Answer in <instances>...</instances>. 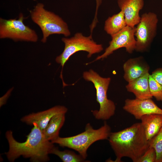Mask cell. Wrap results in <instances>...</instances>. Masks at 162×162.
Instances as JSON below:
<instances>
[{"instance_id":"5b68a950","label":"cell","mask_w":162,"mask_h":162,"mask_svg":"<svg viewBox=\"0 0 162 162\" xmlns=\"http://www.w3.org/2000/svg\"><path fill=\"white\" fill-rule=\"evenodd\" d=\"M84 79L92 82L96 90V100L99 104V110L92 111L95 118L98 120H106L115 114L116 105L112 100L108 98L107 92L111 78L101 77L92 69L84 72L83 74Z\"/></svg>"},{"instance_id":"2e32d148","label":"cell","mask_w":162,"mask_h":162,"mask_svg":"<svg viewBox=\"0 0 162 162\" xmlns=\"http://www.w3.org/2000/svg\"><path fill=\"white\" fill-rule=\"evenodd\" d=\"M65 114H58L53 116L42 132L48 140L51 141L59 136V131L65 122Z\"/></svg>"},{"instance_id":"9a60e30c","label":"cell","mask_w":162,"mask_h":162,"mask_svg":"<svg viewBox=\"0 0 162 162\" xmlns=\"http://www.w3.org/2000/svg\"><path fill=\"white\" fill-rule=\"evenodd\" d=\"M140 120L148 140L158 133L162 126V114L146 115L143 116Z\"/></svg>"},{"instance_id":"3957f363","label":"cell","mask_w":162,"mask_h":162,"mask_svg":"<svg viewBox=\"0 0 162 162\" xmlns=\"http://www.w3.org/2000/svg\"><path fill=\"white\" fill-rule=\"evenodd\" d=\"M110 126L105 122L103 125L95 129L91 124L87 123L85 130L77 135L66 137L59 136L51 141L62 147H67L77 151L84 159L87 157L89 147L97 141L108 139L111 133Z\"/></svg>"},{"instance_id":"ba28073f","label":"cell","mask_w":162,"mask_h":162,"mask_svg":"<svg viewBox=\"0 0 162 162\" xmlns=\"http://www.w3.org/2000/svg\"><path fill=\"white\" fill-rule=\"evenodd\" d=\"M158 22V16L154 12L142 14L139 22L135 27V50L142 52L148 50L156 35Z\"/></svg>"},{"instance_id":"d6986e66","label":"cell","mask_w":162,"mask_h":162,"mask_svg":"<svg viewBox=\"0 0 162 162\" xmlns=\"http://www.w3.org/2000/svg\"><path fill=\"white\" fill-rule=\"evenodd\" d=\"M148 141L149 147L153 148L156 151V162H162V126L158 133Z\"/></svg>"},{"instance_id":"6da1fadb","label":"cell","mask_w":162,"mask_h":162,"mask_svg":"<svg viewBox=\"0 0 162 162\" xmlns=\"http://www.w3.org/2000/svg\"><path fill=\"white\" fill-rule=\"evenodd\" d=\"M33 128L26 136V140L23 142L16 141L12 132L9 130L5 134L9 144L8 151L5 153L8 160L11 162L22 156L29 158L33 162H45L50 160V154L55 146L54 143L47 140L37 124L34 123Z\"/></svg>"},{"instance_id":"30bf717a","label":"cell","mask_w":162,"mask_h":162,"mask_svg":"<svg viewBox=\"0 0 162 162\" xmlns=\"http://www.w3.org/2000/svg\"><path fill=\"white\" fill-rule=\"evenodd\" d=\"M124 110L132 115L136 119L143 116L151 114H162V109L152 99H127L123 107Z\"/></svg>"},{"instance_id":"44dd1931","label":"cell","mask_w":162,"mask_h":162,"mask_svg":"<svg viewBox=\"0 0 162 162\" xmlns=\"http://www.w3.org/2000/svg\"><path fill=\"white\" fill-rule=\"evenodd\" d=\"M156 158L155 150L153 148L149 147L138 162H156Z\"/></svg>"},{"instance_id":"9c48e42d","label":"cell","mask_w":162,"mask_h":162,"mask_svg":"<svg viewBox=\"0 0 162 162\" xmlns=\"http://www.w3.org/2000/svg\"><path fill=\"white\" fill-rule=\"evenodd\" d=\"M135 31V27L132 28L127 25L120 31L111 36V40L104 52L98 56L93 62L106 58L114 51L121 48H125L129 53H132L136 48Z\"/></svg>"},{"instance_id":"7a4b0ae2","label":"cell","mask_w":162,"mask_h":162,"mask_svg":"<svg viewBox=\"0 0 162 162\" xmlns=\"http://www.w3.org/2000/svg\"><path fill=\"white\" fill-rule=\"evenodd\" d=\"M116 157L114 162H122L124 157L138 162L149 147L144 128L141 122L136 123L119 131L111 132L108 139Z\"/></svg>"},{"instance_id":"5bb4252c","label":"cell","mask_w":162,"mask_h":162,"mask_svg":"<svg viewBox=\"0 0 162 162\" xmlns=\"http://www.w3.org/2000/svg\"><path fill=\"white\" fill-rule=\"evenodd\" d=\"M149 73L128 82L126 86L127 91L133 93L136 98L143 99L153 97L149 90Z\"/></svg>"},{"instance_id":"4fadbf2b","label":"cell","mask_w":162,"mask_h":162,"mask_svg":"<svg viewBox=\"0 0 162 162\" xmlns=\"http://www.w3.org/2000/svg\"><path fill=\"white\" fill-rule=\"evenodd\" d=\"M123 68L124 78L128 83L149 73L150 68L143 57L140 56L128 60Z\"/></svg>"},{"instance_id":"277c9868","label":"cell","mask_w":162,"mask_h":162,"mask_svg":"<svg viewBox=\"0 0 162 162\" xmlns=\"http://www.w3.org/2000/svg\"><path fill=\"white\" fill-rule=\"evenodd\" d=\"M30 12L32 21L42 32V42L46 43L48 37L52 34H62L66 37L70 35L67 23L58 15L46 10L43 3L37 4Z\"/></svg>"},{"instance_id":"8992f818","label":"cell","mask_w":162,"mask_h":162,"mask_svg":"<svg viewBox=\"0 0 162 162\" xmlns=\"http://www.w3.org/2000/svg\"><path fill=\"white\" fill-rule=\"evenodd\" d=\"M62 40L64 44V48L62 53L56 57V61L62 67L60 77L63 82H64L62 75L63 68L71 56L78 52L84 51L88 53L87 57L90 58L93 55L100 52L104 49L101 44H97L93 40L91 34L85 36L82 33L77 32L70 38H62Z\"/></svg>"},{"instance_id":"e0dca14e","label":"cell","mask_w":162,"mask_h":162,"mask_svg":"<svg viewBox=\"0 0 162 162\" xmlns=\"http://www.w3.org/2000/svg\"><path fill=\"white\" fill-rule=\"evenodd\" d=\"M126 26L124 13L121 10L117 14L109 17L106 20L104 30L111 36L120 31Z\"/></svg>"},{"instance_id":"ac0fdd59","label":"cell","mask_w":162,"mask_h":162,"mask_svg":"<svg viewBox=\"0 0 162 162\" xmlns=\"http://www.w3.org/2000/svg\"><path fill=\"white\" fill-rule=\"evenodd\" d=\"M50 154L58 156L63 162H84L86 161L80 154H76L74 152L66 150L61 151L55 146L52 148Z\"/></svg>"},{"instance_id":"8fae6325","label":"cell","mask_w":162,"mask_h":162,"mask_svg":"<svg viewBox=\"0 0 162 162\" xmlns=\"http://www.w3.org/2000/svg\"><path fill=\"white\" fill-rule=\"evenodd\" d=\"M67 111V108L64 106H56L46 110L25 116L21 118V121L29 125L36 124L43 132L53 116L58 114H65Z\"/></svg>"},{"instance_id":"603a6c76","label":"cell","mask_w":162,"mask_h":162,"mask_svg":"<svg viewBox=\"0 0 162 162\" xmlns=\"http://www.w3.org/2000/svg\"><path fill=\"white\" fill-rule=\"evenodd\" d=\"M96 2V9L94 17L93 20V22L94 23H97L98 22L97 19V14L98 9L99 7L101 4L103 0H95Z\"/></svg>"},{"instance_id":"7402d4cb","label":"cell","mask_w":162,"mask_h":162,"mask_svg":"<svg viewBox=\"0 0 162 162\" xmlns=\"http://www.w3.org/2000/svg\"><path fill=\"white\" fill-rule=\"evenodd\" d=\"M151 75L157 82L162 85V68L155 69Z\"/></svg>"},{"instance_id":"ffe728a7","label":"cell","mask_w":162,"mask_h":162,"mask_svg":"<svg viewBox=\"0 0 162 162\" xmlns=\"http://www.w3.org/2000/svg\"><path fill=\"white\" fill-rule=\"evenodd\" d=\"M149 85L152 96L157 101H162V85L157 82L150 74L149 77Z\"/></svg>"},{"instance_id":"7c38bea8","label":"cell","mask_w":162,"mask_h":162,"mask_svg":"<svg viewBox=\"0 0 162 162\" xmlns=\"http://www.w3.org/2000/svg\"><path fill=\"white\" fill-rule=\"evenodd\" d=\"M117 3L124 13L127 25L134 28L140 21V12L144 7V0H118Z\"/></svg>"},{"instance_id":"52a82bcc","label":"cell","mask_w":162,"mask_h":162,"mask_svg":"<svg viewBox=\"0 0 162 162\" xmlns=\"http://www.w3.org/2000/svg\"><path fill=\"white\" fill-rule=\"evenodd\" d=\"M22 13L18 19L6 20L0 18V38H9L14 41L35 42L38 36L34 30L26 26L23 22L25 19Z\"/></svg>"}]
</instances>
